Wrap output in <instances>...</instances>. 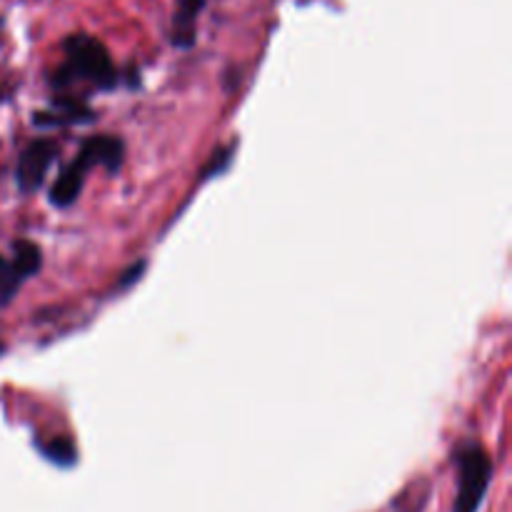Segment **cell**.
Returning <instances> with one entry per match:
<instances>
[{
    "mask_svg": "<svg viewBox=\"0 0 512 512\" xmlns=\"http://www.w3.org/2000/svg\"><path fill=\"white\" fill-rule=\"evenodd\" d=\"M63 50V65L50 75V85L55 90L70 88L78 80H88L98 90H113L118 85V70H115L103 40L88 33H75L63 40Z\"/></svg>",
    "mask_w": 512,
    "mask_h": 512,
    "instance_id": "1",
    "label": "cell"
},
{
    "mask_svg": "<svg viewBox=\"0 0 512 512\" xmlns=\"http://www.w3.org/2000/svg\"><path fill=\"white\" fill-rule=\"evenodd\" d=\"M458 463V498L453 512H478L493 480V460L480 443H465L455 453Z\"/></svg>",
    "mask_w": 512,
    "mask_h": 512,
    "instance_id": "2",
    "label": "cell"
},
{
    "mask_svg": "<svg viewBox=\"0 0 512 512\" xmlns=\"http://www.w3.org/2000/svg\"><path fill=\"white\" fill-rule=\"evenodd\" d=\"M55 155H58V145L48 138H38L25 145L18 158V168H15V180H18L20 193L30 195L43 185Z\"/></svg>",
    "mask_w": 512,
    "mask_h": 512,
    "instance_id": "3",
    "label": "cell"
},
{
    "mask_svg": "<svg viewBox=\"0 0 512 512\" xmlns=\"http://www.w3.org/2000/svg\"><path fill=\"white\" fill-rule=\"evenodd\" d=\"M95 120V110L88 108L83 100L73 98V95H55L48 110H38L33 113L35 128L50 130V128H68V125H88Z\"/></svg>",
    "mask_w": 512,
    "mask_h": 512,
    "instance_id": "4",
    "label": "cell"
},
{
    "mask_svg": "<svg viewBox=\"0 0 512 512\" xmlns=\"http://www.w3.org/2000/svg\"><path fill=\"white\" fill-rule=\"evenodd\" d=\"M78 160L85 168H105L108 173H118L125 160V143L118 135H93L78 150Z\"/></svg>",
    "mask_w": 512,
    "mask_h": 512,
    "instance_id": "5",
    "label": "cell"
},
{
    "mask_svg": "<svg viewBox=\"0 0 512 512\" xmlns=\"http://www.w3.org/2000/svg\"><path fill=\"white\" fill-rule=\"evenodd\" d=\"M208 0H175L173 23H170V43L175 48H193L195 45V23L203 13Z\"/></svg>",
    "mask_w": 512,
    "mask_h": 512,
    "instance_id": "6",
    "label": "cell"
},
{
    "mask_svg": "<svg viewBox=\"0 0 512 512\" xmlns=\"http://www.w3.org/2000/svg\"><path fill=\"white\" fill-rule=\"evenodd\" d=\"M85 175H88V168L80 163L78 158L70 165H65L63 173L58 175V180L50 188V205L55 208H70L75 200L80 198V190L85 185Z\"/></svg>",
    "mask_w": 512,
    "mask_h": 512,
    "instance_id": "7",
    "label": "cell"
},
{
    "mask_svg": "<svg viewBox=\"0 0 512 512\" xmlns=\"http://www.w3.org/2000/svg\"><path fill=\"white\" fill-rule=\"evenodd\" d=\"M13 265L20 273V278L28 280L38 275L40 268H43V253H40V248L33 240L20 238L13 243Z\"/></svg>",
    "mask_w": 512,
    "mask_h": 512,
    "instance_id": "8",
    "label": "cell"
},
{
    "mask_svg": "<svg viewBox=\"0 0 512 512\" xmlns=\"http://www.w3.org/2000/svg\"><path fill=\"white\" fill-rule=\"evenodd\" d=\"M38 448L50 463L60 465V468H70V465H75V460H78L75 443L70 438H65V435H55V438H50L48 443H40Z\"/></svg>",
    "mask_w": 512,
    "mask_h": 512,
    "instance_id": "9",
    "label": "cell"
},
{
    "mask_svg": "<svg viewBox=\"0 0 512 512\" xmlns=\"http://www.w3.org/2000/svg\"><path fill=\"white\" fill-rule=\"evenodd\" d=\"M23 283L25 280L20 278V273L15 270L13 260H8L0 255V308H3V305H8L10 300L15 298V293H18L20 285Z\"/></svg>",
    "mask_w": 512,
    "mask_h": 512,
    "instance_id": "10",
    "label": "cell"
},
{
    "mask_svg": "<svg viewBox=\"0 0 512 512\" xmlns=\"http://www.w3.org/2000/svg\"><path fill=\"white\" fill-rule=\"evenodd\" d=\"M228 163H230V148L218 150V153L210 158L208 168H203V173H200V175H203V178H210V173H220V170L228 168Z\"/></svg>",
    "mask_w": 512,
    "mask_h": 512,
    "instance_id": "11",
    "label": "cell"
},
{
    "mask_svg": "<svg viewBox=\"0 0 512 512\" xmlns=\"http://www.w3.org/2000/svg\"><path fill=\"white\" fill-rule=\"evenodd\" d=\"M145 265H148V263H145V260H138V263H135V265H130V268L123 273V278L118 280V288L123 290V288H130V285H133V283H138L140 275H143V270H145Z\"/></svg>",
    "mask_w": 512,
    "mask_h": 512,
    "instance_id": "12",
    "label": "cell"
},
{
    "mask_svg": "<svg viewBox=\"0 0 512 512\" xmlns=\"http://www.w3.org/2000/svg\"><path fill=\"white\" fill-rule=\"evenodd\" d=\"M5 353V345L3 343H0V355H3Z\"/></svg>",
    "mask_w": 512,
    "mask_h": 512,
    "instance_id": "13",
    "label": "cell"
}]
</instances>
